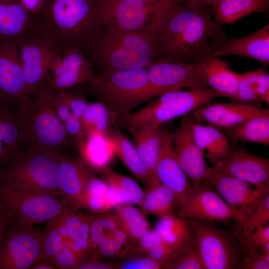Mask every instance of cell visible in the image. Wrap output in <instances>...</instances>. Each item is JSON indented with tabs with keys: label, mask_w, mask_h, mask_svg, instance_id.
<instances>
[{
	"label": "cell",
	"mask_w": 269,
	"mask_h": 269,
	"mask_svg": "<svg viewBox=\"0 0 269 269\" xmlns=\"http://www.w3.org/2000/svg\"><path fill=\"white\" fill-rule=\"evenodd\" d=\"M269 110L260 107L234 101L208 104L192 112L198 123L205 122L217 128L226 129Z\"/></svg>",
	"instance_id": "22"
},
{
	"label": "cell",
	"mask_w": 269,
	"mask_h": 269,
	"mask_svg": "<svg viewBox=\"0 0 269 269\" xmlns=\"http://www.w3.org/2000/svg\"><path fill=\"white\" fill-rule=\"evenodd\" d=\"M63 124L67 134L79 152L83 146L86 138L81 119L73 115Z\"/></svg>",
	"instance_id": "49"
},
{
	"label": "cell",
	"mask_w": 269,
	"mask_h": 269,
	"mask_svg": "<svg viewBox=\"0 0 269 269\" xmlns=\"http://www.w3.org/2000/svg\"><path fill=\"white\" fill-rule=\"evenodd\" d=\"M197 64L209 89L236 101L240 74L233 71L227 62L220 57H211Z\"/></svg>",
	"instance_id": "24"
},
{
	"label": "cell",
	"mask_w": 269,
	"mask_h": 269,
	"mask_svg": "<svg viewBox=\"0 0 269 269\" xmlns=\"http://www.w3.org/2000/svg\"><path fill=\"white\" fill-rule=\"evenodd\" d=\"M52 103L57 116L63 123L72 117V113L69 107L54 91L52 94Z\"/></svg>",
	"instance_id": "54"
},
{
	"label": "cell",
	"mask_w": 269,
	"mask_h": 269,
	"mask_svg": "<svg viewBox=\"0 0 269 269\" xmlns=\"http://www.w3.org/2000/svg\"><path fill=\"white\" fill-rule=\"evenodd\" d=\"M49 221L43 234L42 251L44 259L50 262L66 245L56 227L54 217Z\"/></svg>",
	"instance_id": "43"
},
{
	"label": "cell",
	"mask_w": 269,
	"mask_h": 269,
	"mask_svg": "<svg viewBox=\"0 0 269 269\" xmlns=\"http://www.w3.org/2000/svg\"><path fill=\"white\" fill-rule=\"evenodd\" d=\"M204 180L220 193L240 224L247 209L269 194V183L253 184L220 173L212 166L208 167Z\"/></svg>",
	"instance_id": "14"
},
{
	"label": "cell",
	"mask_w": 269,
	"mask_h": 269,
	"mask_svg": "<svg viewBox=\"0 0 269 269\" xmlns=\"http://www.w3.org/2000/svg\"><path fill=\"white\" fill-rule=\"evenodd\" d=\"M53 92L45 83L37 90L28 103L16 113L25 150L59 155L67 154L75 146L54 110Z\"/></svg>",
	"instance_id": "3"
},
{
	"label": "cell",
	"mask_w": 269,
	"mask_h": 269,
	"mask_svg": "<svg viewBox=\"0 0 269 269\" xmlns=\"http://www.w3.org/2000/svg\"><path fill=\"white\" fill-rule=\"evenodd\" d=\"M50 263L56 269H78L81 264L69 244L66 245Z\"/></svg>",
	"instance_id": "48"
},
{
	"label": "cell",
	"mask_w": 269,
	"mask_h": 269,
	"mask_svg": "<svg viewBox=\"0 0 269 269\" xmlns=\"http://www.w3.org/2000/svg\"><path fill=\"white\" fill-rule=\"evenodd\" d=\"M161 239L155 229H151L136 243V255H146L148 252L161 241Z\"/></svg>",
	"instance_id": "52"
},
{
	"label": "cell",
	"mask_w": 269,
	"mask_h": 269,
	"mask_svg": "<svg viewBox=\"0 0 269 269\" xmlns=\"http://www.w3.org/2000/svg\"><path fill=\"white\" fill-rule=\"evenodd\" d=\"M248 254L243 259L240 269H269V263L263 258L258 249L248 250Z\"/></svg>",
	"instance_id": "51"
},
{
	"label": "cell",
	"mask_w": 269,
	"mask_h": 269,
	"mask_svg": "<svg viewBox=\"0 0 269 269\" xmlns=\"http://www.w3.org/2000/svg\"><path fill=\"white\" fill-rule=\"evenodd\" d=\"M58 186L60 196L68 205L79 208L78 203L90 180L95 176L81 159L59 155Z\"/></svg>",
	"instance_id": "20"
},
{
	"label": "cell",
	"mask_w": 269,
	"mask_h": 269,
	"mask_svg": "<svg viewBox=\"0 0 269 269\" xmlns=\"http://www.w3.org/2000/svg\"><path fill=\"white\" fill-rule=\"evenodd\" d=\"M178 216L206 222L225 221L233 218L231 209L214 188L205 182L196 187Z\"/></svg>",
	"instance_id": "18"
},
{
	"label": "cell",
	"mask_w": 269,
	"mask_h": 269,
	"mask_svg": "<svg viewBox=\"0 0 269 269\" xmlns=\"http://www.w3.org/2000/svg\"><path fill=\"white\" fill-rule=\"evenodd\" d=\"M136 255V244L122 229L117 230L106 239L87 260L102 258L127 259Z\"/></svg>",
	"instance_id": "37"
},
{
	"label": "cell",
	"mask_w": 269,
	"mask_h": 269,
	"mask_svg": "<svg viewBox=\"0 0 269 269\" xmlns=\"http://www.w3.org/2000/svg\"><path fill=\"white\" fill-rule=\"evenodd\" d=\"M187 220L190 242L195 247L204 269H240L243 258L240 243L233 236L212 222Z\"/></svg>",
	"instance_id": "9"
},
{
	"label": "cell",
	"mask_w": 269,
	"mask_h": 269,
	"mask_svg": "<svg viewBox=\"0 0 269 269\" xmlns=\"http://www.w3.org/2000/svg\"><path fill=\"white\" fill-rule=\"evenodd\" d=\"M20 38H36L30 14L19 0H0V43Z\"/></svg>",
	"instance_id": "23"
},
{
	"label": "cell",
	"mask_w": 269,
	"mask_h": 269,
	"mask_svg": "<svg viewBox=\"0 0 269 269\" xmlns=\"http://www.w3.org/2000/svg\"><path fill=\"white\" fill-rule=\"evenodd\" d=\"M168 269H204L195 247L191 243L168 266Z\"/></svg>",
	"instance_id": "45"
},
{
	"label": "cell",
	"mask_w": 269,
	"mask_h": 269,
	"mask_svg": "<svg viewBox=\"0 0 269 269\" xmlns=\"http://www.w3.org/2000/svg\"><path fill=\"white\" fill-rule=\"evenodd\" d=\"M198 122L192 112L182 116L176 129L170 132V138L176 159L193 187L204 182L208 166L204 155L194 138L193 126Z\"/></svg>",
	"instance_id": "15"
},
{
	"label": "cell",
	"mask_w": 269,
	"mask_h": 269,
	"mask_svg": "<svg viewBox=\"0 0 269 269\" xmlns=\"http://www.w3.org/2000/svg\"><path fill=\"white\" fill-rule=\"evenodd\" d=\"M160 127L146 124L130 132L133 137L138 154L147 171L150 181L148 189L161 184L156 172L160 146Z\"/></svg>",
	"instance_id": "25"
},
{
	"label": "cell",
	"mask_w": 269,
	"mask_h": 269,
	"mask_svg": "<svg viewBox=\"0 0 269 269\" xmlns=\"http://www.w3.org/2000/svg\"><path fill=\"white\" fill-rule=\"evenodd\" d=\"M58 157L57 155L24 150L2 166L1 183L23 190L60 196Z\"/></svg>",
	"instance_id": "7"
},
{
	"label": "cell",
	"mask_w": 269,
	"mask_h": 269,
	"mask_svg": "<svg viewBox=\"0 0 269 269\" xmlns=\"http://www.w3.org/2000/svg\"><path fill=\"white\" fill-rule=\"evenodd\" d=\"M98 0H47L41 11L30 15L39 38L62 54L70 46L87 55L104 25L97 10Z\"/></svg>",
	"instance_id": "2"
},
{
	"label": "cell",
	"mask_w": 269,
	"mask_h": 269,
	"mask_svg": "<svg viewBox=\"0 0 269 269\" xmlns=\"http://www.w3.org/2000/svg\"><path fill=\"white\" fill-rule=\"evenodd\" d=\"M31 97L27 92L18 43L15 40L0 43V102L17 111Z\"/></svg>",
	"instance_id": "13"
},
{
	"label": "cell",
	"mask_w": 269,
	"mask_h": 269,
	"mask_svg": "<svg viewBox=\"0 0 269 269\" xmlns=\"http://www.w3.org/2000/svg\"><path fill=\"white\" fill-rule=\"evenodd\" d=\"M86 85L91 94L104 103L117 120L130 114L136 107L151 99L147 67L111 72L99 75Z\"/></svg>",
	"instance_id": "5"
},
{
	"label": "cell",
	"mask_w": 269,
	"mask_h": 269,
	"mask_svg": "<svg viewBox=\"0 0 269 269\" xmlns=\"http://www.w3.org/2000/svg\"><path fill=\"white\" fill-rule=\"evenodd\" d=\"M245 242V246L248 251L255 248L258 250L261 248L269 242V224L261 226L256 229Z\"/></svg>",
	"instance_id": "50"
},
{
	"label": "cell",
	"mask_w": 269,
	"mask_h": 269,
	"mask_svg": "<svg viewBox=\"0 0 269 269\" xmlns=\"http://www.w3.org/2000/svg\"><path fill=\"white\" fill-rule=\"evenodd\" d=\"M269 220V194L250 206L245 211L241 223L246 241L256 229Z\"/></svg>",
	"instance_id": "41"
},
{
	"label": "cell",
	"mask_w": 269,
	"mask_h": 269,
	"mask_svg": "<svg viewBox=\"0 0 269 269\" xmlns=\"http://www.w3.org/2000/svg\"><path fill=\"white\" fill-rule=\"evenodd\" d=\"M217 47L212 57L236 55L269 64V23L250 35L239 38L224 35L217 40Z\"/></svg>",
	"instance_id": "21"
},
{
	"label": "cell",
	"mask_w": 269,
	"mask_h": 269,
	"mask_svg": "<svg viewBox=\"0 0 269 269\" xmlns=\"http://www.w3.org/2000/svg\"><path fill=\"white\" fill-rule=\"evenodd\" d=\"M165 241L172 244L191 243V232L187 219L171 215L161 217L155 229Z\"/></svg>",
	"instance_id": "40"
},
{
	"label": "cell",
	"mask_w": 269,
	"mask_h": 269,
	"mask_svg": "<svg viewBox=\"0 0 269 269\" xmlns=\"http://www.w3.org/2000/svg\"><path fill=\"white\" fill-rule=\"evenodd\" d=\"M158 97L137 111L118 120L120 127L131 132L144 124L161 126L222 96L210 89H194L166 92Z\"/></svg>",
	"instance_id": "6"
},
{
	"label": "cell",
	"mask_w": 269,
	"mask_h": 269,
	"mask_svg": "<svg viewBox=\"0 0 269 269\" xmlns=\"http://www.w3.org/2000/svg\"><path fill=\"white\" fill-rule=\"evenodd\" d=\"M155 33L131 31L104 25L87 56L96 75L148 67L156 58Z\"/></svg>",
	"instance_id": "4"
},
{
	"label": "cell",
	"mask_w": 269,
	"mask_h": 269,
	"mask_svg": "<svg viewBox=\"0 0 269 269\" xmlns=\"http://www.w3.org/2000/svg\"><path fill=\"white\" fill-rule=\"evenodd\" d=\"M43 234L33 226L8 219L0 239V269H29L44 259Z\"/></svg>",
	"instance_id": "11"
},
{
	"label": "cell",
	"mask_w": 269,
	"mask_h": 269,
	"mask_svg": "<svg viewBox=\"0 0 269 269\" xmlns=\"http://www.w3.org/2000/svg\"><path fill=\"white\" fill-rule=\"evenodd\" d=\"M191 243L185 245L172 244L161 239L146 256L160 262L164 269H167L170 264Z\"/></svg>",
	"instance_id": "44"
},
{
	"label": "cell",
	"mask_w": 269,
	"mask_h": 269,
	"mask_svg": "<svg viewBox=\"0 0 269 269\" xmlns=\"http://www.w3.org/2000/svg\"><path fill=\"white\" fill-rule=\"evenodd\" d=\"M83 130L87 136L99 134L108 135L117 118L102 102H89L81 118Z\"/></svg>",
	"instance_id": "36"
},
{
	"label": "cell",
	"mask_w": 269,
	"mask_h": 269,
	"mask_svg": "<svg viewBox=\"0 0 269 269\" xmlns=\"http://www.w3.org/2000/svg\"><path fill=\"white\" fill-rule=\"evenodd\" d=\"M151 99L166 92L183 89H209L202 78L197 64L156 59L147 67Z\"/></svg>",
	"instance_id": "12"
},
{
	"label": "cell",
	"mask_w": 269,
	"mask_h": 269,
	"mask_svg": "<svg viewBox=\"0 0 269 269\" xmlns=\"http://www.w3.org/2000/svg\"><path fill=\"white\" fill-rule=\"evenodd\" d=\"M160 135V146L156 167V175L160 183L174 193L181 207L190 196L193 187L176 159L170 132L161 126Z\"/></svg>",
	"instance_id": "16"
},
{
	"label": "cell",
	"mask_w": 269,
	"mask_h": 269,
	"mask_svg": "<svg viewBox=\"0 0 269 269\" xmlns=\"http://www.w3.org/2000/svg\"><path fill=\"white\" fill-rule=\"evenodd\" d=\"M139 205L144 214L162 217L174 215L180 209L179 201L174 193L167 186L160 184L147 190Z\"/></svg>",
	"instance_id": "34"
},
{
	"label": "cell",
	"mask_w": 269,
	"mask_h": 269,
	"mask_svg": "<svg viewBox=\"0 0 269 269\" xmlns=\"http://www.w3.org/2000/svg\"><path fill=\"white\" fill-rule=\"evenodd\" d=\"M79 209L70 207L62 214L64 223L70 238L69 246L82 260L89 254V226L91 213L85 214Z\"/></svg>",
	"instance_id": "28"
},
{
	"label": "cell",
	"mask_w": 269,
	"mask_h": 269,
	"mask_svg": "<svg viewBox=\"0 0 269 269\" xmlns=\"http://www.w3.org/2000/svg\"><path fill=\"white\" fill-rule=\"evenodd\" d=\"M0 205L8 219L34 226L49 221L70 207L56 196L0 183Z\"/></svg>",
	"instance_id": "10"
},
{
	"label": "cell",
	"mask_w": 269,
	"mask_h": 269,
	"mask_svg": "<svg viewBox=\"0 0 269 269\" xmlns=\"http://www.w3.org/2000/svg\"><path fill=\"white\" fill-rule=\"evenodd\" d=\"M30 269H56L51 263L45 259L40 260L34 263Z\"/></svg>",
	"instance_id": "57"
},
{
	"label": "cell",
	"mask_w": 269,
	"mask_h": 269,
	"mask_svg": "<svg viewBox=\"0 0 269 269\" xmlns=\"http://www.w3.org/2000/svg\"><path fill=\"white\" fill-rule=\"evenodd\" d=\"M99 172L102 179L119 195L122 204H140L145 193L135 181L108 166L102 168Z\"/></svg>",
	"instance_id": "35"
},
{
	"label": "cell",
	"mask_w": 269,
	"mask_h": 269,
	"mask_svg": "<svg viewBox=\"0 0 269 269\" xmlns=\"http://www.w3.org/2000/svg\"><path fill=\"white\" fill-rule=\"evenodd\" d=\"M79 152L80 158L88 167L99 171L113 158L115 144L109 134H92L86 137Z\"/></svg>",
	"instance_id": "32"
},
{
	"label": "cell",
	"mask_w": 269,
	"mask_h": 269,
	"mask_svg": "<svg viewBox=\"0 0 269 269\" xmlns=\"http://www.w3.org/2000/svg\"><path fill=\"white\" fill-rule=\"evenodd\" d=\"M269 6V0H213L210 6L215 21L223 26L254 13L264 12Z\"/></svg>",
	"instance_id": "30"
},
{
	"label": "cell",
	"mask_w": 269,
	"mask_h": 269,
	"mask_svg": "<svg viewBox=\"0 0 269 269\" xmlns=\"http://www.w3.org/2000/svg\"><path fill=\"white\" fill-rule=\"evenodd\" d=\"M219 130L227 136L231 144H238L239 141H242L269 145V111L232 127Z\"/></svg>",
	"instance_id": "29"
},
{
	"label": "cell",
	"mask_w": 269,
	"mask_h": 269,
	"mask_svg": "<svg viewBox=\"0 0 269 269\" xmlns=\"http://www.w3.org/2000/svg\"><path fill=\"white\" fill-rule=\"evenodd\" d=\"M109 135L114 141L115 155L147 190L150 186L149 177L134 144L118 131L112 130Z\"/></svg>",
	"instance_id": "33"
},
{
	"label": "cell",
	"mask_w": 269,
	"mask_h": 269,
	"mask_svg": "<svg viewBox=\"0 0 269 269\" xmlns=\"http://www.w3.org/2000/svg\"><path fill=\"white\" fill-rule=\"evenodd\" d=\"M120 204L119 197L102 179L95 176L87 185L78 203L93 214L109 212Z\"/></svg>",
	"instance_id": "31"
},
{
	"label": "cell",
	"mask_w": 269,
	"mask_h": 269,
	"mask_svg": "<svg viewBox=\"0 0 269 269\" xmlns=\"http://www.w3.org/2000/svg\"><path fill=\"white\" fill-rule=\"evenodd\" d=\"M212 13L210 6L193 9L179 0L170 2L155 34L156 60L196 64L212 57L225 34Z\"/></svg>",
	"instance_id": "1"
},
{
	"label": "cell",
	"mask_w": 269,
	"mask_h": 269,
	"mask_svg": "<svg viewBox=\"0 0 269 269\" xmlns=\"http://www.w3.org/2000/svg\"><path fill=\"white\" fill-rule=\"evenodd\" d=\"M8 218L3 208L0 205V239L7 225Z\"/></svg>",
	"instance_id": "58"
},
{
	"label": "cell",
	"mask_w": 269,
	"mask_h": 269,
	"mask_svg": "<svg viewBox=\"0 0 269 269\" xmlns=\"http://www.w3.org/2000/svg\"><path fill=\"white\" fill-rule=\"evenodd\" d=\"M193 134L197 146L212 165L225 158L232 150L228 138L213 126L196 122Z\"/></svg>",
	"instance_id": "27"
},
{
	"label": "cell",
	"mask_w": 269,
	"mask_h": 269,
	"mask_svg": "<svg viewBox=\"0 0 269 269\" xmlns=\"http://www.w3.org/2000/svg\"><path fill=\"white\" fill-rule=\"evenodd\" d=\"M115 214L121 229L135 244L151 230L144 214L132 205L122 204L115 208Z\"/></svg>",
	"instance_id": "38"
},
{
	"label": "cell",
	"mask_w": 269,
	"mask_h": 269,
	"mask_svg": "<svg viewBox=\"0 0 269 269\" xmlns=\"http://www.w3.org/2000/svg\"><path fill=\"white\" fill-rule=\"evenodd\" d=\"M30 15L39 13L43 8L47 0H19Z\"/></svg>",
	"instance_id": "55"
},
{
	"label": "cell",
	"mask_w": 269,
	"mask_h": 269,
	"mask_svg": "<svg viewBox=\"0 0 269 269\" xmlns=\"http://www.w3.org/2000/svg\"><path fill=\"white\" fill-rule=\"evenodd\" d=\"M150 1L154 2H161V1H167V2H175L179 1V0H150Z\"/></svg>",
	"instance_id": "59"
},
{
	"label": "cell",
	"mask_w": 269,
	"mask_h": 269,
	"mask_svg": "<svg viewBox=\"0 0 269 269\" xmlns=\"http://www.w3.org/2000/svg\"><path fill=\"white\" fill-rule=\"evenodd\" d=\"M54 91L69 107L72 115L81 119L89 103L88 95L84 93H73L66 89Z\"/></svg>",
	"instance_id": "46"
},
{
	"label": "cell",
	"mask_w": 269,
	"mask_h": 269,
	"mask_svg": "<svg viewBox=\"0 0 269 269\" xmlns=\"http://www.w3.org/2000/svg\"><path fill=\"white\" fill-rule=\"evenodd\" d=\"M259 69L240 74L236 102L259 106L260 101L257 92V80Z\"/></svg>",
	"instance_id": "42"
},
{
	"label": "cell",
	"mask_w": 269,
	"mask_h": 269,
	"mask_svg": "<svg viewBox=\"0 0 269 269\" xmlns=\"http://www.w3.org/2000/svg\"><path fill=\"white\" fill-rule=\"evenodd\" d=\"M16 111L0 102V166H3L24 150L16 120Z\"/></svg>",
	"instance_id": "26"
},
{
	"label": "cell",
	"mask_w": 269,
	"mask_h": 269,
	"mask_svg": "<svg viewBox=\"0 0 269 269\" xmlns=\"http://www.w3.org/2000/svg\"><path fill=\"white\" fill-rule=\"evenodd\" d=\"M169 2L149 0H98L97 10L104 25L156 34Z\"/></svg>",
	"instance_id": "8"
},
{
	"label": "cell",
	"mask_w": 269,
	"mask_h": 269,
	"mask_svg": "<svg viewBox=\"0 0 269 269\" xmlns=\"http://www.w3.org/2000/svg\"><path fill=\"white\" fill-rule=\"evenodd\" d=\"M15 40L19 47L26 91L31 97L49 76L51 47L39 38Z\"/></svg>",
	"instance_id": "19"
},
{
	"label": "cell",
	"mask_w": 269,
	"mask_h": 269,
	"mask_svg": "<svg viewBox=\"0 0 269 269\" xmlns=\"http://www.w3.org/2000/svg\"><path fill=\"white\" fill-rule=\"evenodd\" d=\"M2 166H0V183H1V171Z\"/></svg>",
	"instance_id": "60"
},
{
	"label": "cell",
	"mask_w": 269,
	"mask_h": 269,
	"mask_svg": "<svg viewBox=\"0 0 269 269\" xmlns=\"http://www.w3.org/2000/svg\"><path fill=\"white\" fill-rule=\"evenodd\" d=\"M117 264H108L98 262L97 260H86L81 264L78 269H115Z\"/></svg>",
	"instance_id": "56"
},
{
	"label": "cell",
	"mask_w": 269,
	"mask_h": 269,
	"mask_svg": "<svg viewBox=\"0 0 269 269\" xmlns=\"http://www.w3.org/2000/svg\"><path fill=\"white\" fill-rule=\"evenodd\" d=\"M120 229L121 225L115 213H91L88 258L101 244Z\"/></svg>",
	"instance_id": "39"
},
{
	"label": "cell",
	"mask_w": 269,
	"mask_h": 269,
	"mask_svg": "<svg viewBox=\"0 0 269 269\" xmlns=\"http://www.w3.org/2000/svg\"><path fill=\"white\" fill-rule=\"evenodd\" d=\"M126 259V261L117 264L119 269H164L163 265L146 255H135Z\"/></svg>",
	"instance_id": "47"
},
{
	"label": "cell",
	"mask_w": 269,
	"mask_h": 269,
	"mask_svg": "<svg viewBox=\"0 0 269 269\" xmlns=\"http://www.w3.org/2000/svg\"><path fill=\"white\" fill-rule=\"evenodd\" d=\"M232 150L212 167L222 174L253 184L269 183V159L249 152L238 144H231Z\"/></svg>",
	"instance_id": "17"
},
{
	"label": "cell",
	"mask_w": 269,
	"mask_h": 269,
	"mask_svg": "<svg viewBox=\"0 0 269 269\" xmlns=\"http://www.w3.org/2000/svg\"><path fill=\"white\" fill-rule=\"evenodd\" d=\"M257 92L260 101L269 105V75L262 69H259L257 80Z\"/></svg>",
	"instance_id": "53"
}]
</instances>
